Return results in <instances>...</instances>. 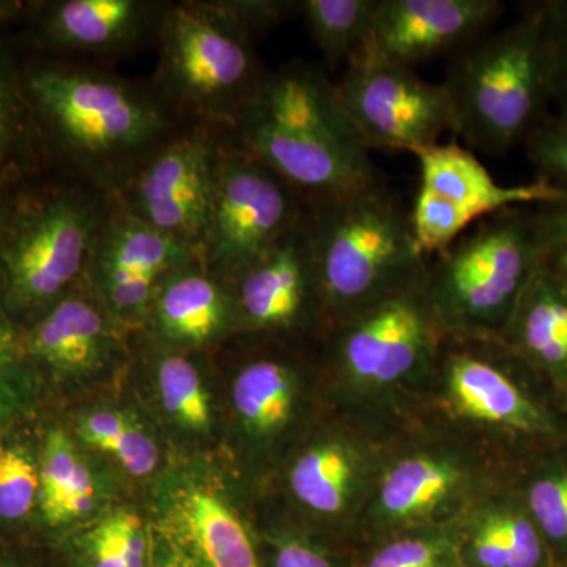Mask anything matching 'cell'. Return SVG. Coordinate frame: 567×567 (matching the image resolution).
<instances>
[{
	"mask_svg": "<svg viewBox=\"0 0 567 567\" xmlns=\"http://www.w3.org/2000/svg\"><path fill=\"white\" fill-rule=\"evenodd\" d=\"M224 9L245 25L254 37L270 31L290 11L298 10V2H276V0H245V2H221Z\"/></svg>",
	"mask_w": 567,
	"mask_h": 567,
	"instance_id": "39",
	"label": "cell"
},
{
	"mask_svg": "<svg viewBox=\"0 0 567 567\" xmlns=\"http://www.w3.org/2000/svg\"><path fill=\"white\" fill-rule=\"evenodd\" d=\"M44 406L39 379L22 350L20 328L0 305V431L39 421Z\"/></svg>",
	"mask_w": 567,
	"mask_h": 567,
	"instance_id": "31",
	"label": "cell"
},
{
	"mask_svg": "<svg viewBox=\"0 0 567 567\" xmlns=\"http://www.w3.org/2000/svg\"><path fill=\"white\" fill-rule=\"evenodd\" d=\"M159 32L164 91L188 110L234 126L267 73L252 33L221 2L175 6Z\"/></svg>",
	"mask_w": 567,
	"mask_h": 567,
	"instance_id": "5",
	"label": "cell"
},
{
	"mask_svg": "<svg viewBox=\"0 0 567 567\" xmlns=\"http://www.w3.org/2000/svg\"><path fill=\"white\" fill-rule=\"evenodd\" d=\"M147 322L163 346L205 349L238 327L234 289L194 262L159 284Z\"/></svg>",
	"mask_w": 567,
	"mask_h": 567,
	"instance_id": "19",
	"label": "cell"
},
{
	"mask_svg": "<svg viewBox=\"0 0 567 567\" xmlns=\"http://www.w3.org/2000/svg\"><path fill=\"white\" fill-rule=\"evenodd\" d=\"M292 186L240 147L223 152L200 259L212 275L235 281L303 218Z\"/></svg>",
	"mask_w": 567,
	"mask_h": 567,
	"instance_id": "9",
	"label": "cell"
},
{
	"mask_svg": "<svg viewBox=\"0 0 567 567\" xmlns=\"http://www.w3.org/2000/svg\"><path fill=\"white\" fill-rule=\"evenodd\" d=\"M55 544L69 567H156L151 525L128 506H112Z\"/></svg>",
	"mask_w": 567,
	"mask_h": 567,
	"instance_id": "25",
	"label": "cell"
},
{
	"mask_svg": "<svg viewBox=\"0 0 567 567\" xmlns=\"http://www.w3.org/2000/svg\"><path fill=\"white\" fill-rule=\"evenodd\" d=\"M22 7H24V3L13 2V0H0V22L17 17Z\"/></svg>",
	"mask_w": 567,
	"mask_h": 567,
	"instance_id": "42",
	"label": "cell"
},
{
	"mask_svg": "<svg viewBox=\"0 0 567 567\" xmlns=\"http://www.w3.org/2000/svg\"><path fill=\"white\" fill-rule=\"evenodd\" d=\"M39 421L0 431V537L37 539L40 502Z\"/></svg>",
	"mask_w": 567,
	"mask_h": 567,
	"instance_id": "24",
	"label": "cell"
},
{
	"mask_svg": "<svg viewBox=\"0 0 567 567\" xmlns=\"http://www.w3.org/2000/svg\"><path fill=\"white\" fill-rule=\"evenodd\" d=\"M117 323L102 301L73 290L20 328L22 350L39 379L44 404L114 368L122 353Z\"/></svg>",
	"mask_w": 567,
	"mask_h": 567,
	"instance_id": "13",
	"label": "cell"
},
{
	"mask_svg": "<svg viewBox=\"0 0 567 567\" xmlns=\"http://www.w3.org/2000/svg\"><path fill=\"white\" fill-rule=\"evenodd\" d=\"M516 331L522 346L548 365H567V281L543 264L518 301Z\"/></svg>",
	"mask_w": 567,
	"mask_h": 567,
	"instance_id": "27",
	"label": "cell"
},
{
	"mask_svg": "<svg viewBox=\"0 0 567 567\" xmlns=\"http://www.w3.org/2000/svg\"><path fill=\"white\" fill-rule=\"evenodd\" d=\"M41 540L58 543L111 509L112 484L69 425L40 417Z\"/></svg>",
	"mask_w": 567,
	"mask_h": 567,
	"instance_id": "18",
	"label": "cell"
},
{
	"mask_svg": "<svg viewBox=\"0 0 567 567\" xmlns=\"http://www.w3.org/2000/svg\"><path fill=\"white\" fill-rule=\"evenodd\" d=\"M28 89L55 136L93 166H115L141 155L167 128L158 104L103 74L44 69L31 74Z\"/></svg>",
	"mask_w": 567,
	"mask_h": 567,
	"instance_id": "6",
	"label": "cell"
},
{
	"mask_svg": "<svg viewBox=\"0 0 567 567\" xmlns=\"http://www.w3.org/2000/svg\"><path fill=\"white\" fill-rule=\"evenodd\" d=\"M238 147L303 197L327 203L383 183L336 82L305 62L267 71L233 126Z\"/></svg>",
	"mask_w": 567,
	"mask_h": 567,
	"instance_id": "1",
	"label": "cell"
},
{
	"mask_svg": "<svg viewBox=\"0 0 567 567\" xmlns=\"http://www.w3.org/2000/svg\"><path fill=\"white\" fill-rule=\"evenodd\" d=\"M442 85L453 110L454 134L473 148L502 156L525 144L554 103L539 3L453 55Z\"/></svg>",
	"mask_w": 567,
	"mask_h": 567,
	"instance_id": "2",
	"label": "cell"
},
{
	"mask_svg": "<svg viewBox=\"0 0 567 567\" xmlns=\"http://www.w3.org/2000/svg\"><path fill=\"white\" fill-rule=\"evenodd\" d=\"M28 141V110L9 62L0 55V177L21 158Z\"/></svg>",
	"mask_w": 567,
	"mask_h": 567,
	"instance_id": "33",
	"label": "cell"
},
{
	"mask_svg": "<svg viewBox=\"0 0 567 567\" xmlns=\"http://www.w3.org/2000/svg\"><path fill=\"white\" fill-rule=\"evenodd\" d=\"M457 483L450 464L432 457L402 461L385 476L380 502L388 516L413 518L435 509Z\"/></svg>",
	"mask_w": 567,
	"mask_h": 567,
	"instance_id": "30",
	"label": "cell"
},
{
	"mask_svg": "<svg viewBox=\"0 0 567 567\" xmlns=\"http://www.w3.org/2000/svg\"><path fill=\"white\" fill-rule=\"evenodd\" d=\"M503 9L498 0H380L360 54L405 69L453 58L491 32Z\"/></svg>",
	"mask_w": 567,
	"mask_h": 567,
	"instance_id": "16",
	"label": "cell"
},
{
	"mask_svg": "<svg viewBox=\"0 0 567 567\" xmlns=\"http://www.w3.org/2000/svg\"><path fill=\"white\" fill-rule=\"evenodd\" d=\"M380 0H303L298 11L330 69L349 65L371 39Z\"/></svg>",
	"mask_w": 567,
	"mask_h": 567,
	"instance_id": "28",
	"label": "cell"
},
{
	"mask_svg": "<svg viewBox=\"0 0 567 567\" xmlns=\"http://www.w3.org/2000/svg\"><path fill=\"white\" fill-rule=\"evenodd\" d=\"M525 145L537 178L567 192V114L548 115Z\"/></svg>",
	"mask_w": 567,
	"mask_h": 567,
	"instance_id": "34",
	"label": "cell"
},
{
	"mask_svg": "<svg viewBox=\"0 0 567 567\" xmlns=\"http://www.w3.org/2000/svg\"><path fill=\"white\" fill-rule=\"evenodd\" d=\"M152 11L141 0H62L48 7L41 29L65 50L112 52L140 39Z\"/></svg>",
	"mask_w": 567,
	"mask_h": 567,
	"instance_id": "21",
	"label": "cell"
},
{
	"mask_svg": "<svg viewBox=\"0 0 567 567\" xmlns=\"http://www.w3.org/2000/svg\"><path fill=\"white\" fill-rule=\"evenodd\" d=\"M543 265L567 281V203L537 207Z\"/></svg>",
	"mask_w": 567,
	"mask_h": 567,
	"instance_id": "37",
	"label": "cell"
},
{
	"mask_svg": "<svg viewBox=\"0 0 567 567\" xmlns=\"http://www.w3.org/2000/svg\"><path fill=\"white\" fill-rule=\"evenodd\" d=\"M274 567H331V563L305 540L287 537L275 548Z\"/></svg>",
	"mask_w": 567,
	"mask_h": 567,
	"instance_id": "40",
	"label": "cell"
},
{
	"mask_svg": "<svg viewBox=\"0 0 567 567\" xmlns=\"http://www.w3.org/2000/svg\"><path fill=\"white\" fill-rule=\"evenodd\" d=\"M297 371L284 360L260 358L234 377L230 404L238 429L251 442L278 439L297 412Z\"/></svg>",
	"mask_w": 567,
	"mask_h": 567,
	"instance_id": "23",
	"label": "cell"
},
{
	"mask_svg": "<svg viewBox=\"0 0 567 567\" xmlns=\"http://www.w3.org/2000/svg\"><path fill=\"white\" fill-rule=\"evenodd\" d=\"M472 557L480 567H537L543 559V546L528 518L494 514L476 529Z\"/></svg>",
	"mask_w": 567,
	"mask_h": 567,
	"instance_id": "32",
	"label": "cell"
},
{
	"mask_svg": "<svg viewBox=\"0 0 567 567\" xmlns=\"http://www.w3.org/2000/svg\"><path fill=\"white\" fill-rule=\"evenodd\" d=\"M550 54L554 103L567 114V0L539 3Z\"/></svg>",
	"mask_w": 567,
	"mask_h": 567,
	"instance_id": "36",
	"label": "cell"
},
{
	"mask_svg": "<svg viewBox=\"0 0 567 567\" xmlns=\"http://www.w3.org/2000/svg\"><path fill=\"white\" fill-rule=\"evenodd\" d=\"M529 507L550 539L567 543V472L543 477L533 484Z\"/></svg>",
	"mask_w": 567,
	"mask_h": 567,
	"instance_id": "35",
	"label": "cell"
},
{
	"mask_svg": "<svg viewBox=\"0 0 567 567\" xmlns=\"http://www.w3.org/2000/svg\"><path fill=\"white\" fill-rule=\"evenodd\" d=\"M412 155L420 164V188L410 218L427 259L496 213L567 203V192L544 178L499 185L475 153L453 142L417 148Z\"/></svg>",
	"mask_w": 567,
	"mask_h": 567,
	"instance_id": "10",
	"label": "cell"
},
{
	"mask_svg": "<svg viewBox=\"0 0 567 567\" xmlns=\"http://www.w3.org/2000/svg\"><path fill=\"white\" fill-rule=\"evenodd\" d=\"M148 525L156 567H262L226 481L204 458L153 480Z\"/></svg>",
	"mask_w": 567,
	"mask_h": 567,
	"instance_id": "8",
	"label": "cell"
},
{
	"mask_svg": "<svg viewBox=\"0 0 567 567\" xmlns=\"http://www.w3.org/2000/svg\"><path fill=\"white\" fill-rule=\"evenodd\" d=\"M354 477L353 458L339 443L309 447L290 470L295 498L312 513L334 516L349 499Z\"/></svg>",
	"mask_w": 567,
	"mask_h": 567,
	"instance_id": "29",
	"label": "cell"
},
{
	"mask_svg": "<svg viewBox=\"0 0 567 567\" xmlns=\"http://www.w3.org/2000/svg\"><path fill=\"white\" fill-rule=\"evenodd\" d=\"M0 227H2V216H0Z\"/></svg>",
	"mask_w": 567,
	"mask_h": 567,
	"instance_id": "43",
	"label": "cell"
},
{
	"mask_svg": "<svg viewBox=\"0 0 567 567\" xmlns=\"http://www.w3.org/2000/svg\"><path fill=\"white\" fill-rule=\"evenodd\" d=\"M353 128L369 148L412 153L454 133L453 110L442 82L432 84L413 69L358 54L336 82Z\"/></svg>",
	"mask_w": 567,
	"mask_h": 567,
	"instance_id": "11",
	"label": "cell"
},
{
	"mask_svg": "<svg viewBox=\"0 0 567 567\" xmlns=\"http://www.w3.org/2000/svg\"><path fill=\"white\" fill-rule=\"evenodd\" d=\"M234 293L238 327L256 331L293 330L315 298L324 303L308 208L270 252L235 279Z\"/></svg>",
	"mask_w": 567,
	"mask_h": 567,
	"instance_id": "17",
	"label": "cell"
},
{
	"mask_svg": "<svg viewBox=\"0 0 567 567\" xmlns=\"http://www.w3.org/2000/svg\"><path fill=\"white\" fill-rule=\"evenodd\" d=\"M368 567H450V559L440 544L405 539L377 551Z\"/></svg>",
	"mask_w": 567,
	"mask_h": 567,
	"instance_id": "38",
	"label": "cell"
},
{
	"mask_svg": "<svg viewBox=\"0 0 567 567\" xmlns=\"http://www.w3.org/2000/svg\"><path fill=\"white\" fill-rule=\"evenodd\" d=\"M104 226L85 194H58L14 226L0 248V305L18 328L73 292Z\"/></svg>",
	"mask_w": 567,
	"mask_h": 567,
	"instance_id": "7",
	"label": "cell"
},
{
	"mask_svg": "<svg viewBox=\"0 0 567 567\" xmlns=\"http://www.w3.org/2000/svg\"><path fill=\"white\" fill-rule=\"evenodd\" d=\"M434 324L424 271L383 300L350 316L339 336V357L354 379L379 385L393 383L423 361L432 346Z\"/></svg>",
	"mask_w": 567,
	"mask_h": 567,
	"instance_id": "15",
	"label": "cell"
},
{
	"mask_svg": "<svg viewBox=\"0 0 567 567\" xmlns=\"http://www.w3.org/2000/svg\"><path fill=\"white\" fill-rule=\"evenodd\" d=\"M221 156L200 133L171 142L134 175L126 192V213L200 251Z\"/></svg>",
	"mask_w": 567,
	"mask_h": 567,
	"instance_id": "12",
	"label": "cell"
},
{
	"mask_svg": "<svg viewBox=\"0 0 567 567\" xmlns=\"http://www.w3.org/2000/svg\"><path fill=\"white\" fill-rule=\"evenodd\" d=\"M71 434L85 450L110 458L123 473L137 480L163 472V446L155 429L132 406L102 402L76 412Z\"/></svg>",
	"mask_w": 567,
	"mask_h": 567,
	"instance_id": "22",
	"label": "cell"
},
{
	"mask_svg": "<svg viewBox=\"0 0 567 567\" xmlns=\"http://www.w3.org/2000/svg\"><path fill=\"white\" fill-rule=\"evenodd\" d=\"M306 208L323 300L339 315H358L427 268L386 182Z\"/></svg>",
	"mask_w": 567,
	"mask_h": 567,
	"instance_id": "3",
	"label": "cell"
},
{
	"mask_svg": "<svg viewBox=\"0 0 567 567\" xmlns=\"http://www.w3.org/2000/svg\"><path fill=\"white\" fill-rule=\"evenodd\" d=\"M156 409L167 431L188 450L213 445L215 395L200 363L186 350L163 346L152 358Z\"/></svg>",
	"mask_w": 567,
	"mask_h": 567,
	"instance_id": "20",
	"label": "cell"
},
{
	"mask_svg": "<svg viewBox=\"0 0 567 567\" xmlns=\"http://www.w3.org/2000/svg\"><path fill=\"white\" fill-rule=\"evenodd\" d=\"M447 385L464 415L520 431L543 427V417L494 364L472 353L451 358Z\"/></svg>",
	"mask_w": 567,
	"mask_h": 567,
	"instance_id": "26",
	"label": "cell"
},
{
	"mask_svg": "<svg viewBox=\"0 0 567 567\" xmlns=\"http://www.w3.org/2000/svg\"><path fill=\"white\" fill-rule=\"evenodd\" d=\"M40 540L2 539L0 537V567H44L37 554Z\"/></svg>",
	"mask_w": 567,
	"mask_h": 567,
	"instance_id": "41",
	"label": "cell"
},
{
	"mask_svg": "<svg viewBox=\"0 0 567 567\" xmlns=\"http://www.w3.org/2000/svg\"><path fill=\"white\" fill-rule=\"evenodd\" d=\"M543 264L537 207L496 213L435 254L425 286L450 324H495L516 311Z\"/></svg>",
	"mask_w": 567,
	"mask_h": 567,
	"instance_id": "4",
	"label": "cell"
},
{
	"mask_svg": "<svg viewBox=\"0 0 567 567\" xmlns=\"http://www.w3.org/2000/svg\"><path fill=\"white\" fill-rule=\"evenodd\" d=\"M200 259L194 246L152 229L130 213L104 223L91 264L100 301L118 323L147 322L159 284Z\"/></svg>",
	"mask_w": 567,
	"mask_h": 567,
	"instance_id": "14",
	"label": "cell"
}]
</instances>
